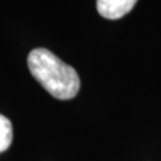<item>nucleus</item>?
Wrapping results in <instances>:
<instances>
[{
  "label": "nucleus",
  "instance_id": "nucleus-1",
  "mask_svg": "<svg viewBox=\"0 0 161 161\" xmlns=\"http://www.w3.org/2000/svg\"><path fill=\"white\" fill-rule=\"evenodd\" d=\"M31 74L54 98L68 100L80 88V79L73 67L44 48L34 49L28 56Z\"/></svg>",
  "mask_w": 161,
  "mask_h": 161
},
{
  "label": "nucleus",
  "instance_id": "nucleus-2",
  "mask_svg": "<svg viewBox=\"0 0 161 161\" xmlns=\"http://www.w3.org/2000/svg\"><path fill=\"white\" fill-rule=\"evenodd\" d=\"M137 0H97V10L106 19H119L131 11Z\"/></svg>",
  "mask_w": 161,
  "mask_h": 161
},
{
  "label": "nucleus",
  "instance_id": "nucleus-3",
  "mask_svg": "<svg viewBox=\"0 0 161 161\" xmlns=\"http://www.w3.org/2000/svg\"><path fill=\"white\" fill-rule=\"evenodd\" d=\"M12 124L10 119L4 115H0V153L10 148L12 143Z\"/></svg>",
  "mask_w": 161,
  "mask_h": 161
}]
</instances>
